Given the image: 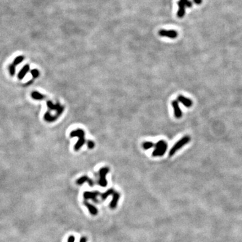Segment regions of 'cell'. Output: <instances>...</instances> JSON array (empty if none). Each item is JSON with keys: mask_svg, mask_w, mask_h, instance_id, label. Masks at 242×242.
<instances>
[{"mask_svg": "<svg viewBox=\"0 0 242 242\" xmlns=\"http://www.w3.org/2000/svg\"><path fill=\"white\" fill-rule=\"evenodd\" d=\"M70 137H77L79 139V140L76 143V145L74 146V150L76 151H79V150L82 147V146L86 143V139H85V132L84 130L81 128H78L77 130H75L71 132L69 135Z\"/></svg>", "mask_w": 242, "mask_h": 242, "instance_id": "6da1fadb", "label": "cell"}, {"mask_svg": "<svg viewBox=\"0 0 242 242\" xmlns=\"http://www.w3.org/2000/svg\"><path fill=\"white\" fill-rule=\"evenodd\" d=\"M190 141V137L188 135L184 136V137H183L182 139H180L178 142L176 143L172 147V149H170V151L169 152V155L170 157L173 156L180 149H181L185 145L188 143Z\"/></svg>", "mask_w": 242, "mask_h": 242, "instance_id": "7a4b0ae2", "label": "cell"}, {"mask_svg": "<svg viewBox=\"0 0 242 242\" xmlns=\"http://www.w3.org/2000/svg\"><path fill=\"white\" fill-rule=\"evenodd\" d=\"M168 149V144L166 142L160 140L155 145V149L152 153L153 157H161L165 154Z\"/></svg>", "mask_w": 242, "mask_h": 242, "instance_id": "3957f363", "label": "cell"}, {"mask_svg": "<svg viewBox=\"0 0 242 242\" xmlns=\"http://www.w3.org/2000/svg\"><path fill=\"white\" fill-rule=\"evenodd\" d=\"M110 171L108 168L107 167H104V168H102L100 169L99 171V176H100V180H98V185H100V186L105 187L107 186V181L106 180V175Z\"/></svg>", "mask_w": 242, "mask_h": 242, "instance_id": "277c9868", "label": "cell"}, {"mask_svg": "<svg viewBox=\"0 0 242 242\" xmlns=\"http://www.w3.org/2000/svg\"><path fill=\"white\" fill-rule=\"evenodd\" d=\"M47 107H48V108H49V110H55L57 112V114L59 116H61V114L63 113V112L64 111L65 109L64 106H61L59 103L54 104L51 101H47Z\"/></svg>", "mask_w": 242, "mask_h": 242, "instance_id": "5b68a950", "label": "cell"}, {"mask_svg": "<svg viewBox=\"0 0 242 242\" xmlns=\"http://www.w3.org/2000/svg\"><path fill=\"white\" fill-rule=\"evenodd\" d=\"M159 35L161 36H166L169 37V39H176L177 36H178V34L176 30H160L159 31Z\"/></svg>", "mask_w": 242, "mask_h": 242, "instance_id": "8992f818", "label": "cell"}, {"mask_svg": "<svg viewBox=\"0 0 242 242\" xmlns=\"http://www.w3.org/2000/svg\"><path fill=\"white\" fill-rule=\"evenodd\" d=\"M100 194L99 192L95 191V192H85L84 193V199H91L94 203H99L100 201H99L97 199V197L100 195Z\"/></svg>", "mask_w": 242, "mask_h": 242, "instance_id": "52a82bcc", "label": "cell"}, {"mask_svg": "<svg viewBox=\"0 0 242 242\" xmlns=\"http://www.w3.org/2000/svg\"><path fill=\"white\" fill-rule=\"evenodd\" d=\"M172 106L174 110V116L176 118H180L182 117V112L180 110L178 100H173L172 102Z\"/></svg>", "mask_w": 242, "mask_h": 242, "instance_id": "ba28073f", "label": "cell"}, {"mask_svg": "<svg viewBox=\"0 0 242 242\" xmlns=\"http://www.w3.org/2000/svg\"><path fill=\"white\" fill-rule=\"evenodd\" d=\"M178 101L181 102L182 104L185 106L187 108H190L192 106V101L189 98H187L182 95H179L178 96Z\"/></svg>", "mask_w": 242, "mask_h": 242, "instance_id": "9c48e42d", "label": "cell"}, {"mask_svg": "<svg viewBox=\"0 0 242 242\" xmlns=\"http://www.w3.org/2000/svg\"><path fill=\"white\" fill-rule=\"evenodd\" d=\"M88 182V184H89V185L90 186H94V182L92 180H91L89 178V177L86 176L81 177V178H80L79 179L77 180L76 183H77V184H78V185H81V184H83L84 182Z\"/></svg>", "mask_w": 242, "mask_h": 242, "instance_id": "30bf717a", "label": "cell"}, {"mask_svg": "<svg viewBox=\"0 0 242 242\" xmlns=\"http://www.w3.org/2000/svg\"><path fill=\"white\" fill-rule=\"evenodd\" d=\"M178 6L179 7V9H178V13H177V16H178L179 18H183L184 16V14H185L186 6L184 3L180 1V0L178 2Z\"/></svg>", "mask_w": 242, "mask_h": 242, "instance_id": "8fae6325", "label": "cell"}, {"mask_svg": "<svg viewBox=\"0 0 242 242\" xmlns=\"http://www.w3.org/2000/svg\"><path fill=\"white\" fill-rule=\"evenodd\" d=\"M119 198H120V194L115 191L114 193L112 194V200L111 201V203L110 204V207L111 209H113L117 207Z\"/></svg>", "mask_w": 242, "mask_h": 242, "instance_id": "7c38bea8", "label": "cell"}, {"mask_svg": "<svg viewBox=\"0 0 242 242\" xmlns=\"http://www.w3.org/2000/svg\"><path fill=\"white\" fill-rule=\"evenodd\" d=\"M84 204L85 206H86L87 207L88 210H89L90 213L91 214H93V215H96V214H98V209L94 205H92V204H91L87 202H86V201H84Z\"/></svg>", "mask_w": 242, "mask_h": 242, "instance_id": "4fadbf2b", "label": "cell"}, {"mask_svg": "<svg viewBox=\"0 0 242 242\" xmlns=\"http://www.w3.org/2000/svg\"><path fill=\"white\" fill-rule=\"evenodd\" d=\"M30 69V66L29 65H26L25 66H24V67L22 69V70L20 71V72L18 74V78L20 80H22L23 79L25 75L27 73V72L29 71Z\"/></svg>", "mask_w": 242, "mask_h": 242, "instance_id": "5bb4252c", "label": "cell"}, {"mask_svg": "<svg viewBox=\"0 0 242 242\" xmlns=\"http://www.w3.org/2000/svg\"><path fill=\"white\" fill-rule=\"evenodd\" d=\"M114 192H115V190L113 188H110L109 190H108L106 192L100 194V196L101 197L102 200H105L106 199L108 196H109L110 195H112V194L114 193Z\"/></svg>", "mask_w": 242, "mask_h": 242, "instance_id": "9a60e30c", "label": "cell"}, {"mask_svg": "<svg viewBox=\"0 0 242 242\" xmlns=\"http://www.w3.org/2000/svg\"><path fill=\"white\" fill-rule=\"evenodd\" d=\"M31 96L35 100H43V99L45 98V96H43V94L38 92V91H33L31 94Z\"/></svg>", "mask_w": 242, "mask_h": 242, "instance_id": "2e32d148", "label": "cell"}, {"mask_svg": "<svg viewBox=\"0 0 242 242\" xmlns=\"http://www.w3.org/2000/svg\"><path fill=\"white\" fill-rule=\"evenodd\" d=\"M155 145L152 142H149V141H147V142H144L143 143V148L144 149H149L150 148H152L153 147H154Z\"/></svg>", "mask_w": 242, "mask_h": 242, "instance_id": "e0dca14e", "label": "cell"}, {"mask_svg": "<svg viewBox=\"0 0 242 242\" xmlns=\"http://www.w3.org/2000/svg\"><path fill=\"white\" fill-rule=\"evenodd\" d=\"M24 57H22V56H19V57H16V59H15V60H14V61H13V63L12 64H13L14 66H16V65H18V64H19L20 63L22 62V61H24Z\"/></svg>", "mask_w": 242, "mask_h": 242, "instance_id": "ac0fdd59", "label": "cell"}, {"mask_svg": "<svg viewBox=\"0 0 242 242\" xmlns=\"http://www.w3.org/2000/svg\"><path fill=\"white\" fill-rule=\"evenodd\" d=\"M180 1L184 3L186 7H188V8H191L192 6V2L189 1V0H180Z\"/></svg>", "mask_w": 242, "mask_h": 242, "instance_id": "d6986e66", "label": "cell"}, {"mask_svg": "<svg viewBox=\"0 0 242 242\" xmlns=\"http://www.w3.org/2000/svg\"><path fill=\"white\" fill-rule=\"evenodd\" d=\"M31 73H32L34 78H36L37 77H39V70H37L36 69L32 70L31 71Z\"/></svg>", "mask_w": 242, "mask_h": 242, "instance_id": "ffe728a7", "label": "cell"}, {"mask_svg": "<svg viewBox=\"0 0 242 242\" xmlns=\"http://www.w3.org/2000/svg\"><path fill=\"white\" fill-rule=\"evenodd\" d=\"M15 67L16 66H14L13 65V64H12V65H9V73H10V74L12 75V76H13V74H14V73H15Z\"/></svg>", "mask_w": 242, "mask_h": 242, "instance_id": "44dd1931", "label": "cell"}, {"mask_svg": "<svg viewBox=\"0 0 242 242\" xmlns=\"http://www.w3.org/2000/svg\"><path fill=\"white\" fill-rule=\"evenodd\" d=\"M87 144L88 148H89V149H93L94 147V146H95L94 142L92 141H91V140L87 141Z\"/></svg>", "mask_w": 242, "mask_h": 242, "instance_id": "7402d4cb", "label": "cell"}, {"mask_svg": "<svg viewBox=\"0 0 242 242\" xmlns=\"http://www.w3.org/2000/svg\"><path fill=\"white\" fill-rule=\"evenodd\" d=\"M75 241V237L73 236H70L68 238V241L67 242H74Z\"/></svg>", "mask_w": 242, "mask_h": 242, "instance_id": "603a6c76", "label": "cell"}, {"mask_svg": "<svg viewBox=\"0 0 242 242\" xmlns=\"http://www.w3.org/2000/svg\"><path fill=\"white\" fill-rule=\"evenodd\" d=\"M87 241V238L86 237H82L80 239V242H86Z\"/></svg>", "mask_w": 242, "mask_h": 242, "instance_id": "cb8c5ba5", "label": "cell"}, {"mask_svg": "<svg viewBox=\"0 0 242 242\" xmlns=\"http://www.w3.org/2000/svg\"><path fill=\"white\" fill-rule=\"evenodd\" d=\"M193 2L196 3V4H200L202 3V0H193Z\"/></svg>", "mask_w": 242, "mask_h": 242, "instance_id": "d4e9b609", "label": "cell"}]
</instances>
